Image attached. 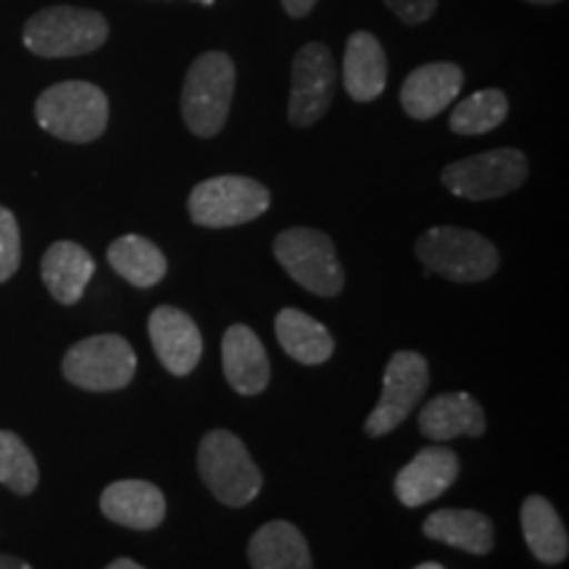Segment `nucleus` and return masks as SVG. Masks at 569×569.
<instances>
[{"mask_svg": "<svg viewBox=\"0 0 569 569\" xmlns=\"http://www.w3.org/2000/svg\"><path fill=\"white\" fill-rule=\"evenodd\" d=\"M38 124L67 142H92L109 127V98L98 84L59 82L40 92L34 103Z\"/></svg>", "mask_w": 569, "mask_h": 569, "instance_id": "1", "label": "nucleus"}, {"mask_svg": "<svg viewBox=\"0 0 569 569\" xmlns=\"http://www.w3.org/2000/svg\"><path fill=\"white\" fill-rule=\"evenodd\" d=\"M198 472L213 498L232 509L248 507L264 486L246 443L230 430L206 432L198 446Z\"/></svg>", "mask_w": 569, "mask_h": 569, "instance_id": "2", "label": "nucleus"}, {"mask_svg": "<svg viewBox=\"0 0 569 569\" xmlns=\"http://www.w3.org/2000/svg\"><path fill=\"white\" fill-rule=\"evenodd\" d=\"M109 38L103 13L77 6H51L24 24L27 51L42 59H71L98 51Z\"/></svg>", "mask_w": 569, "mask_h": 569, "instance_id": "3", "label": "nucleus"}, {"mask_svg": "<svg viewBox=\"0 0 569 569\" xmlns=\"http://www.w3.org/2000/svg\"><path fill=\"white\" fill-rule=\"evenodd\" d=\"M234 92V63L222 51H209L190 63L182 88V119L198 138L222 132Z\"/></svg>", "mask_w": 569, "mask_h": 569, "instance_id": "4", "label": "nucleus"}, {"mask_svg": "<svg viewBox=\"0 0 569 569\" xmlns=\"http://www.w3.org/2000/svg\"><path fill=\"white\" fill-rule=\"evenodd\" d=\"M417 256L430 274L453 282H482L496 274L498 251L480 232L432 227L417 240Z\"/></svg>", "mask_w": 569, "mask_h": 569, "instance_id": "5", "label": "nucleus"}, {"mask_svg": "<svg viewBox=\"0 0 569 569\" xmlns=\"http://www.w3.org/2000/svg\"><path fill=\"white\" fill-rule=\"evenodd\" d=\"M269 203L272 196L261 182L251 177L222 174L196 184L188 198V211L198 227L224 230V227L253 222L269 209Z\"/></svg>", "mask_w": 569, "mask_h": 569, "instance_id": "6", "label": "nucleus"}, {"mask_svg": "<svg viewBox=\"0 0 569 569\" xmlns=\"http://www.w3.org/2000/svg\"><path fill=\"white\" fill-rule=\"evenodd\" d=\"M274 259L309 293L332 298L343 290V267L338 261L336 243L325 232L311 227L280 232L274 240Z\"/></svg>", "mask_w": 569, "mask_h": 569, "instance_id": "7", "label": "nucleus"}, {"mask_svg": "<svg viewBox=\"0 0 569 569\" xmlns=\"http://www.w3.org/2000/svg\"><path fill=\"white\" fill-rule=\"evenodd\" d=\"M61 372L71 386L90 393H111L130 386L138 372V356L122 336H92L69 348Z\"/></svg>", "mask_w": 569, "mask_h": 569, "instance_id": "8", "label": "nucleus"}, {"mask_svg": "<svg viewBox=\"0 0 569 569\" xmlns=\"http://www.w3.org/2000/svg\"><path fill=\"white\" fill-rule=\"evenodd\" d=\"M528 156L517 148H496L469 159L448 163L440 180L453 196L467 201H493L503 198L528 180Z\"/></svg>", "mask_w": 569, "mask_h": 569, "instance_id": "9", "label": "nucleus"}, {"mask_svg": "<svg viewBox=\"0 0 569 569\" xmlns=\"http://www.w3.org/2000/svg\"><path fill=\"white\" fill-rule=\"evenodd\" d=\"M427 386H430V367L422 353L398 351L390 356L386 380H382V396L372 415L367 417V436L382 438L393 432L422 401Z\"/></svg>", "mask_w": 569, "mask_h": 569, "instance_id": "10", "label": "nucleus"}, {"mask_svg": "<svg viewBox=\"0 0 569 569\" xmlns=\"http://www.w3.org/2000/svg\"><path fill=\"white\" fill-rule=\"evenodd\" d=\"M336 59L322 42H306L293 59L288 119L293 127H311L325 117L336 92Z\"/></svg>", "mask_w": 569, "mask_h": 569, "instance_id": "11", "label": "nucleus"}, {"mask_svg": "<svg viewBox=\"0 0 569 569\" xmlns=\"http://www.w3.org/2000/svg\"><path fill=\"white\" fill-rule=\"evenodd\" d=\"M148 336H151L153 351L167 372L184 377L193 372L201 361V330H198L193 317L184 315L177 306H159L148 317Z\"/></svg>", "mask_w": 569, "mask_h": 569, "instance_id": "12", "label": "nucleus"}, {"mask_svg": "<svg viewBox=\"0 0 569 569\" xmlns=\"http://www.w3.org/2000/svg\"><path fill=\"white\" fill-rule=\"evenodd\" d=\"M459 478V459L451 448L430 446L422 448L401 472L396 475L393 490L403 507L417 509L436 501Z\"/></svg>", "mask_w": 569, "mask_h": 569, "instance_id": "13", "label": "nucleus"}, {"mask_svg": "<svg viewBox=\"0 0 569 569\" xmlns=\"http://www.w3.org/2000/svg\"><path fill=\"white\" fill-rule=\"evenodd\" d=\"M465 84V71L457 63L436 61L411 71L401 84V106L411 119H432L446 111Z\"/></svg>", "mask_w": 569, "mask_h": 569, "instance_id": "14", "label": "nucleus"}, {"mask_svg": "<svg viewBox=\"0 0 569 569\" xmlns=\"http://www.w3.org/2000/svg\"><path fill=\"white\" fill-rule=\"evenodd\" d=\"M106 519L130 530H156L167 517V498L153 482L117 480L101 493Z\"/></svg>", "mask_w": 569, "mask_h": 569, "instance_id": "15", "label": "nucleus"}, {"mask_svg": "<svg viewBox=\"0 0 569 569\" xmlns=\"http://www.w3.org/2000/svg\"><path fill=\"white\" fill-rule=\"evenodd\" d=\"M40 272L53 301L74 306L82 301L84 290L96 274V259L88 248L74 243V240H59L42 256Z\"/></svg>", "mask_w": 569, "mask_h": 569, "instance_id": "16", "label": "nucleus"}, {"mask_svg": "<svg viewBox=\"0 0 569 569\" xmlns=\"http://www.w3.org/2000/svg\"><path fill=\"white\" fill-rule=\"evenodd\" d=\"M222 367L232 390L256 396L269 386V359L259 336L246 325H232L222 338Z\"/></svg>", "mask_w": 569, "mask_h": 569, "instance_id": "17", "label": "nucleus"}, {"mask_svg": "<svg viewBox=\"0 0 569 569\" xmlns=\"http://www.w3.org/2000/svg\"><path fill=\"white\" fill-rule=\"evenodd\" d=\"M419 432L432 443L459 436L480 438L486 432V411L469 393H440L419 411Z\"/></svg>", "mask_w": 569, "mask_h": 569, "instance_id": "18", "label": "nucleus"}, {"mask_svg": "<svg viewBox=\"0 0 569 569\" xmlns=\"http://www.w3.org/2000/svg\"><path fill=\"white\" fill-rule=\"evenodd\" d=\"M425 536L438 543L451 546L475 557H486L493 551L496 530L493 522L475 509H440L432 511L422 525Z\"/></svg>", "mask_w": 569, "mask_h": 569, "instance_id": "19", "label": "nucleus"}, {"mask_svg": "<svg viewBox=\"0 0 569 569\" xmlns=\"http://www.w3.org/2000/svg\"><path fill=\"white\" fill-rule=\"evenodd\" d=\"M346 90L353 101L369 103L382 96L388 84V59L380 40L369 32H353L348 38L343 59Z\"/></svg>", "mask_w": 569, "mask_h": 569, "instance_id": "20", "label": "nucleus"}, {"mask_svg": "<svg viewBox=\"0 0 569 569\" xmlns=\"http://www.w3.org/2000/svg\"><path fill=\"white\" fill-rule=\"evenodd\" d=\"M248 561L253 569H311V553L303 532L296 525L267 522L248 543Z\"/></svg>", "mask_w": 569, "mask_h": 569, "instance_id": "21", "label": "nucleus"}, {"mask_svg": "<svg viewBox=\"0 0 569 569\" xmlns=\"http://www.w3.org/2000/svg\"><path fill=\"white\" fill-rule=\"evenodd\" d=\"M274 332L282 351L298 361V365H325L332 351H336V340H332L330 330L322 322H317L315 317L306 315V311L282 309L274 319Z\"/></svg>", "mask_w": 569, "mask_h": 569, "instance_id": "22", "label": "nucleus"}, {"mask_svg": "<svg viewBox=\"0 0 569 569\" xmlns=\"http://www.w3.org/2000/svg\"><path fill=\"white\" fill-rule=\"evenodd\" d=\"M522 532L532 557L543 565H561L569 553V536L559 511L543 496H528L522 503Z\"/></svg>", "mask_w": 569, "mask_h": 569, "instance_id": "23", "label": "nucleus"}, {"mask_svg": "<svg viewBox=\"0 0 569 569\" xmlns=\"http://www.w3.org/2000/svg\"><path fill=\"white\" fill-rule=\"evenodd\" d=\"M109 264L134 288H153L167 277V256L142 234H122L109 246Z\"/></svg>", "mask_w": 569, "mask_h": 569, "instance_id": "24", "label": "nucleus"}, {"mask_svg": "<svg viewBox=\"0 0 569 569\" xmlns=\"http://www.w3.org/2000/svg\"><path fill=\"white\" fill-rule=\"evenodd\" d=\"M509 113V98L503 90L488 88L461 101L451 113V130L459 134H486L503 124Z\"/></svg>", "mask_w": 569, "mask_h": 569, "instance_id": "25", "label": "nucleus"}, {"mask_svg": "<svg viewBox=\"0 0 569 569\" xmlns=\"http://www.w3.org/2000/svg\"><path fill=\"white\" fill-rule=\"evenodd\" d=\"M40 482V469L32 451L17 432L0 430V486L17 496L34 493Z\"/></svg>", "mask_w": 569, "mask_h": 569, "instance_id": "26", "label": "nucleus"}, {"mask_svg": "<svg viewBox=\"0 0 569 569\" xmlns=\"http://www.w3.org/2000/svg\"><path fill=\"white\" fill-rule=\"evenodd\" d=\"M21 264V232L17 217L0 206V282L11 280Z\"/></svg>", "mask_w": 569, "mask_h": 569, "instance_id": "27", "label": "nucleus"}, {"mask_svg": "<svg viewBox=\"0 0 569 569\" xmlns=\"http://www.w3.org/2000/svg\"><path fill=\"white\" fill-rule=\"evenodd\" d=\"M386 6L403 24H422L436 13L438 0H386Z\"/></svg>", "mask_w": 569, "mask_h": 569, "instance_id": "28", "label": "nucleus"}, {"mask_svg": "<svg viewBox=\"0 0 569 569\" xmlns=\"http://www.w3.org/2000/svg\"><path fill=\"white\" fill-rule=\"evenodd\" d=\"M282 9L288 11V17L293 19H303L306 13H311V9L317 6V0H280Z\"/></svg>", "mask_w": 569, "mask_h": 569, "instance_id": "29", "label": "nucleus"}, {"mask_svg": "<svg viewBox=\"0 0 569 569\" xmlns=\"http://www.w3.org/2000/svg\"><path fill=\"white\" fill-rule=\"evenodd\" d=\"M0 569H32V567L27 565L24 559L13 557V553H3V551H0Z\"/></svg>", "mask_w": 569, "mask_h": 569, "instance_id": "30", "label": "nucleus"}, {"mask_svg": "<svg viewBox=\"0 0 569 569\" xmlns=\"http://www.w3.org/2000/svg\"><path fill=\"white\" fill-rule=\"evenodd\" d=\"M106 569H146V567L138 565V561H132V559H113Z\"/></svg>", "mask_w": 569, "mask_h": 569, "instance_id": "31", "label": "nucleus"}, {"mask_svg": "<svg viewBox=\"0 0 569 569\" xmlns=\"http://www.w3.org/2000/svg\"><path fill=\"white\" fill-rule=\"evenodd\" d=\"M415 569H446L443 565H438V561H425V565H419Z\"/></svg>", "mask_w": 569, "mask_h": 569, "instance_id": "32", "label": "nucleus"}, {"mask_svg": "<svg viewBox=\"0 0 569 569\" xmlns=\"http://www.w3.org/2000/svg\"><path fill=\"white\" fill-rule=\"evenodd\" d=\"M528 3H540V6H553V3H561V0H528Z\"/></svg>", "mask_w": 569, "mask_h": 569, "instance_id": "33", "label": "nucleus"}, {"mask_svg": "<svg viewBox=\"0 0 569 569\" xmlns=\"http://www.w3.org/2000/svg\"><path fill=\"white\" fill-rule=\"evenodd\" d=\"M193 3H203V6H211L213 0H193Z\"/></svg>", "mask_w": 569, "mask_h": 569, "instance_id": "34", "label": "nucleus"}]
</instances>
